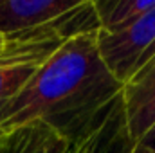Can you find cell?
<instances>
[{
  "instance_id": "1",
  "label": "cell",
  "mask_w": 155,
  "mask_h": 153,
  "mask_svg": "<svg viewBox=\"0 0 155 153\" xmlns=\"http://www.w3.org/2000/svg\"><path fill=\"white\" fill-rule=\"evenodd\" d=\"M123 92L99 58L96 33L63 43L49 56L0 114V137L45 122L71 141L76 132Z\"/></svg>"
},
{
  "instance_id": "2",
  "label": "cell",
  "mask_w": 155,
  "mask_h": 153,
  "mask_svg": "<svg viewBox=\"0 0 155 153\" xmlns=\"http://www.w3.org/2000/svg\"><path fill=\"white\" fill-rule=\"evenodd\" d=\"M107 70L124 86L155 56V7L117 33H96Z\"/></svg>"
},
{
  "instance_id": "3",
  "label": "cell",
  "mask_w": 155,
  "mask_h": 153,
  "mask_svg": "<svg viewBox=\"0 0 155 153\" xmlns=\"http://www.w3.org/2000/svg\"><path fill=\"white\" fill-rule=\"evenodd\" d=\"M72 153H134L123 92L99 108L69 141Z\"/></svg>"
},
{
  "instance_id": "4",
  "label": "cell",
  "mask_w": 155,
  "mask_h": 153,
  "mask_svg": "<svg viewBox=\"0 0 155 153\" xmlns=\"http://www.w3.org/2000/svg\"><path fill=\"white\" fill-rule=\"evenodd\" d=\"M81 0H0V34L9 36L45 25Z\"/></svg>"
},
{
  "instance_id": "5",
  "label": "cell",
  "mask_w": 155,
  "mask_h": 153,
  "mask_svg": "<svg viewBox=\"0 0 155 153\" xmlns=\"http://www.w3.org/2000/svg\"><path fill=\"white\" fill-rule=\"evenodd\" d=\"M128 130L141 139L155 122V56L123 86Z\"/></svg>"
},
{
  "instance_id": "6",
  "label": "cell",
  "mask_w": 155,
  "mask_h": 153,
  "mask_svg": "<svg viewBox=\"0 0 155 153\" xmlns=\"http://www.w3.org/2000/svg\"><path fill=\"white\" fill-rule=\"evenodd\" d=\"M69 141L45 122H33L0 137V153H65Z\"/></svg>"
},
{
  "instance_id": "7",
  "label": "cell",
  "mask_w": 155,
  "mask_h": 153,
  "mask_svg": "<svg viewBox=\"0 0 155 153\" xmlns=\"http://www.w3.org/2000/svg\"><path fill=\"white\" fill-rule=\"evenodd\" d=\"M92 4L103 33H117L155 7V0H92Z\"/></svg>"
},
{
  "instance_id": "8",
  "label": "cell",
  "mask_w": 155,
  "mask_h": 153,
  "mask_svg": "<svg viewBox=\"0 0 155 153\" xmlns=\"http://www.w3.org/2000/svg\"><path fill=\"white\" fill-rule=\"evenodd\" d=\"M40 65L20 63V65H0V114L9 101L22 90Z\"/></svg>"
},
{
  "instance_id": "9",
  "label": "cell",
  "mask_w": 155,
  "mask_h": 153,
  "mask_svg": "<svg viewBox=\"0 0 155 153\" xmlns=\"http://www.w3.org/2000/svg\"><path fill=\"white\" fill-rule=\"evenodd\" d=\"M134 153H155V122L141 139L135 141Z\"/></svg>"
},
{
  "instance_id": "10",
  "label": "cell",
  "mask_w": 155,
  "mask_h": 153,
  "mask_svg": "<svg viewBox=\"0 0 155 153\" xmlns=\"http://www.w3.org/2000/svg\"><path fill=\"white\" fill-rule=\"evenodd\" d=\"M4 49H5V38L0 34V56L4 54Z\"/></svg>"
},
{
  "instance_id": "11",
  "label": "cell",
  "mask_w": 155,
  "mask_h": 153,
  "mask_svg": "<svg viewBox=\"0 0 155 153\" xmlns=\"http://www.w3.org/2000/svg\"><path fill=\"white\" fill-rule=\"evenodd\" d=\"M65 153H72V150H71V146H67V151Z\"/></svg>"
}]
</instances>
